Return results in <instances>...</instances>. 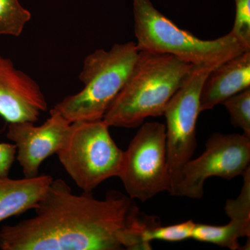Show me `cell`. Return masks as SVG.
Returning <instances> with one entry per match:
<instances>
[{
    "label": "cell",
    "mask_w": 250,
    "mask_h": 250,
    "mask_svg": "<svg viewBox=\"0 0 250 250\" xmlns=\"http://www.w3.org/2000/svg\"><path fill=\"white\" fill-rule=\"evenodd\" d=\"M16 156L14 143H0V175L9 176Z\"/></svg>",
    "instance_id": "ac0fdd59"
},
{
    "label": "cell",
    "mask_w": 250,
    "mask_h": 250,
    "mask_svg": "<svg viewBox=\"0 0 250 250\" xmlns=\"http://www.w3.org/2000/svg\"><path fill=\"white\" fill-rule=\"evenodd\" d=\"M103 120L75 122L60 150L59 161L77 187L92 192L106 179L118 177L123 152Z\"/></svg>",
    "instance_id": "5b68a950"
},
{
    "label": "cell",
    "mask_w": 250,
    "mask_h": 250,
    "mask_svg": "<svg viewBox=\"0 0 250 250\" xmlns=\"http://www.w3.org/2000/svg\"><path fill=\"white\" fill-rule=\"evenodd\" d=\"M250 137L238 134L214 133L206 143L205 152L188 161L172 196L201 199L207 179L218 177L231 180L243 176L250 167Z\"/></svg>",
    "instance_id": "ba28073f"
},
{
    "label": "cell",
    "mask_w": 250,
    "mask_h": 250,
    "mask_svg": "<svg viewBox=\"0 0 250 250\" xmlns=\"http://www.w3.org/2000/svg\"><path fill=\"white\" fill-rule=\"evenodd\" d=\"M250 88V50L210 70L202 85L200 112L212 109L227 99Z\"/></svg>",
    "instance_id": "8fae6325"
},
{
    "label": "cell",
    "mask_w": 250,
    "mask_h": 250,
    "mask_svg": "<svg viewBox=\"0 0 250 250\" xmlns=\"http://www.w3.org/2000/svg\"><path fill=\"white\" fill-rule=\"evenodd\" d=\"M236 16L230 32L246 50H250V0H235Z\"/></svg>",
    "instance_id": "e0dca14e"
},
{
    "label": "cell",
    "mask_w": 250,
    "mask_h": 250,
    "mask_svg": "<svg viewBox=\"0 0 250 250\" xmlns=\"http://www.w3.org/2000/svg\"><path fill=\"white\" fill-rule=\"evenodd\" d=\"M31 18L19 0H0V36L18 37Z\"/></svg>",
    "instance_id": "5bb4252c"
},
{
    "label": "cell",
    "mask_w": 250,
    "mask_h": 250,
    "mask_svg": "<svg viewBox=\"0 0 250 250\" xmlns=\"http://www.w3.org/2000/svg\"><path fill=\"white\" fill-rule=\"evenodd\" d=\"M70 125L71 123L62 115L52 112L40 126L31 122L9 123L6 137L16 146V159L24 177L39 175L43 161L60 150Z\"/></svg>",
    "instance_id": "9c48e42d"
},
{
    "label": "cell",
    "mask_w": 250,
    "mask_h": 250,
    "mask_svg": "<svg viewBox=\"0 0 250 250\" xmlns=\"http://www.w3.org/2000/svg\"><path fill=\"white\" fill-rule=\"evenodd\" d=\"M118 177L133 200L145 202L161 192H170L165 125L152 122L141 125L123 153Z\"/></svg>",
    "instance_id": "8992f818"
},
{
    "label": "cell",
    "mask_w": 250,
    "mask_h": 250,
    "mask_svg": "<svg viewBox=\"0 0 250 250\" xmlns=\"http://www.w3.org/2000/svg\"><path fill=\"white\" fill-rule=\"evenodd\" d=\"M139 54L133 41L88 54L79 76L83 89L62 99L50 112L59 113L71 123L103 120L126 83Z\"/></svg>",
    "instance_id": "277c9868"
},
{
    "label": "cell",
    "mask_w": 250,
    "mask_h": 250,
    "mask_svg": "<svg viewBox=\"0 0 250 250\" xmlns=\"http://www.w3.org/2000/svg\"><path fill=\"white\" fill-rule=\"evenodd\" d=\"M134 32L139 52L169 54L197 67L213 69L246 52L229 33L214 40L198 39L177 27L150 0H134Z\"/></svg>",
    "instance_id": "3957f363"
},
{
    "label": "cell",
    "mask_w": 250,
    "mask_h": 250,
    "mask_svg": "<svg viewBox=\"0 0 250 250\" xmlns=\"http://www.w3.org/2000/svg\"><path fill=\"white\" fill-rule=\"evenodd\" d=\"M195 223L192 220L184 223L163 227L161 225L147 230L144 233L145 241L147 243L154 240L166 242H181L192 238Z\"/></svg>",
    "instance_id": "2e32d148"
},
{
    "label": "cell",
    "mask_w": 250,
    "mask_h": 250,
    "mask_svg": "<svg viewBox=\"0 0 250 250\" xmlns=\"http://www.w3.org/2000/svg\"><path fill=\"white\" fill-rule=\"evenodd\" d=\"M48 105L40 85L0 56V116L7 123L38 121Z\"/></svg>",
    "instance_id": "30bf717a"
},
{
    "label": "cell",
    "mask_w": 250,
    "mask_h": 250,
    "mask_svg": "<svg viewBox=\"0 0 250 250\" xmlns=\"http://www.w3.org/2000/svg\"><path fill=\"white\" fill-rule=\"evenodd\" d=\"M231 219L223 226L195 223L192 238L199 242L212 243L231 250H243L239 238L250 236V208L243 206L228 205L225 207Z\"/></svg>",
    "instance_id": "4fadbf2b"
},
{
    "label": "cell",
    "mask_w": 250,
    "mask_h": 250,
    "mask_svg": "<svg viewBox=\"0 0 250 250\" xmlns=\"http://www.w3.org/2000/svg\"><path fill=\"white\" fill-rule=\"evenodd\" d=\"M53 179L49 174L19 179L0 175V223L35 209Z\"/></svg>",
    "instance_id": "7c38bea8"
},
{
    "label": "cell",
    "mask_w": 250,
    "mask_h": 250,
    "mask_svg": "<svg viewBox=\"0 0 250 250\" xmlns=\"http://www.w3.org/2000/svg\"><path fill=\"white\" fill-rule=\"evenodd\" d=\"M221 104L228 110L231 124L250 137V88L227 99Z\"/></svg>",
    "instance_id": "9a60e30c"
},
{
    "label": "cell",
    "mask_w": 250,
    "mask_h": 250,
    "mask_svg": "<svg viewBox=\"0 0 250 250\" xmlns=\"http://www.w3.org/2000/svg\"><path fill=\"white\" fill-rule=\"evenodd\" d=\"M211 68L194 67L184 84L174 93L164 112L170 192L178 184L182 169L197 147L196 125L202 85Z\"/></svg>",
    "instance_id": "52a82bcc"
},
{
    "label": "cell",
    "mask_w": 250,
    "mask_h": 250,
    "mask_svg": "<svg viewBox=\"0 0 250 250\" xmlns=\"http://www.w3.org/2000/svg\"><path fill=\"white\" fill-rule=\"evenodd\" d=\"M134 200L111 190L104 200L81 195L53 179L36 207L35 216L0 228L1 250H150L144 233L161 225Z\"/></svg>",
    "instance_id": "6da1fadb"
},
{
    "label": "cell",
    "mask_w": 250,
    "mask_h": 250,
    "mask_svg": "<svg viewBox=\"0 0 250 250\" xmlns=\"http://www.w3.org/2000/svg\"><path fill=\"white\" fill-rule=\"evenodd\" d=\"M194 67L169 54L139 52L129 78L103 121L109 127L134 128L149 117L163 116Z\"/></svg>",
    "instance_id": "7a4b0ae2"
}]
</instances>
